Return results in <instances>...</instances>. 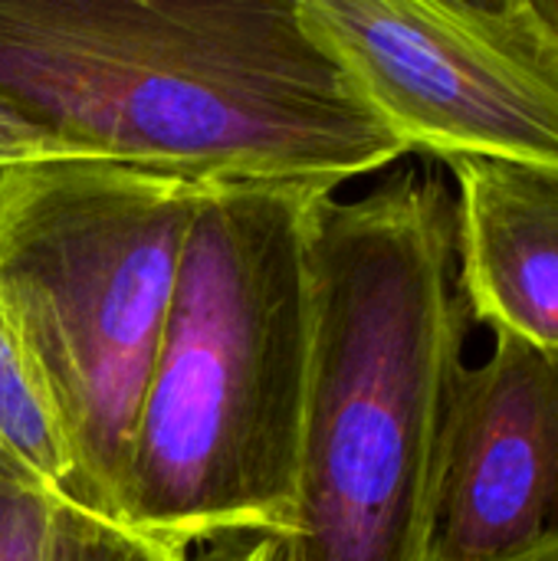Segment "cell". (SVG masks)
<instances>
[{"mask_svg":"<svg viewBox=\"0 0 558 561\" xmlns=\"http://www.w3.org/2000/svg\"><path fill=\"white\" fill-rule=\"evenodd\" d=\"M441 3L451 7V10H460L467 16H480V20H493V23L523 20L516 0H441Z\"/></svg>","mask_w":558,"mask_h":561,"instance_id":"4fadbf2b","label":"cell"},{"mask_svg":"<svg viewBox=\"0 0 558 561\" xmlns=\"http://www.w3.org/2000/svg\"><path fill=\"white\" fill-rule=\"evenodd\" d=\"M299 561H431L441 440L464 365L457 207L434 178L316 197Z\"/></svg>","mask_w":558,"mask_h":561,"instance_id":"7a4b0ae2","label":"cell"},{"mask_svg":"<svg viewBox=\"0 0 558 561\" xmlns=\"http://www.w3.org/2000/svg\"><path fill=\"white\" fill-rule=\"evenodd\" d=\"M558 536V358L493 332L460 365L441 440L431 561H487Z\"/></svg>","mask_w":558,"mask_h":561,"instance_id":"8992f818","label":"cell"},{"mask_svg":"<svg viewBox=\"0 0 558 561\" xmlns=\"http://www.w3.org/2000/svg\"><path fill=\"white\" fill-rule=\"evenodd\" d=\"M457 286L467 316L558 358V164L460 154Z\"/></svg>","mask_w":558,"mask_h":561,"instance_id":"52a82bcc","label":"cell"},{"mask_svg":"<svg viewBox=\"0 0 558 561\" xmlns=\"http://www.w3.org/2000/svg\"><path fill=\"white\" fill-rule=\"evenodd\" d=\"M487 561H558V536L546 539V542H536L529 549H520V552H510V556H500V559Z\"/></svg>","mask_w":558,"mask_h":561,"instance_id":"9a60e30c","label":"cell"},{"mask_svg":"<svg viewBox=\"0 0 558 561\" xmlns=\"http://www.w3.org/2000/svg\"><path fill=\"white\" fill-rule=\"evenodd\" d=\"M299 3L408 151L558 164V49L526 20L493 23L441 0Z\"/></svg>","mask_w":558,"mask_h":561,"instance_id":"5b68a950","label":"cell"},{"mask_svg":"<svg viewBox=\"0 0 558 561\" xmlns=\"http://www.w3.org/2000/svg\"><path fill=\"white\" fill-rule=\"evenodd\" d=\"M0 454L76 510L99 513L56 394L0 309ZM102 516V513H99Z\"/></svg>","mask_w":558,"mask_h":561,"instance_id":"ba28073f","label":"cell"},{"mask_svg":"<svg viewBox=\"0 0 558 561\" xmlns=\"http://www.w3.org/2000/svg\"><path fill=\"white\" fill-rule=\"evenodd\" d=\"M184 552L99 513L62 510L59 561H184Z\"/></svg>","mask_w":558,"mask_h":561,"instance_id":"30bf717a","label":"cell"},{"mask_svg":"<svg viewBox=\"0 0 558 561\" xmlns=\"http://www.w3.org/2000/svg\"><path fill=\"white\" fill-rule=\"evenodd\" d=\"M207 184L92 158L0 174V309L46 375L105 519Z\"/></svg>","mask_w":558,"mask_h":561,"instance_id":"277c9868","label":"cell"},{"mask_svg":"<svg viewBox=\"0 0 558 561\" xmlns=\"http://www.w3.org/2000/svg\"><path fill=\"white\" fill-rule=\"evenodd\" d=\"M184 561H299L296 529H227L194 542Z\"/></svg>","mask_w":558,"mask_h":561,"instance_id":"8fae6325","label":"cell"},{"mask_svg":"<svg viewBox=\"0 0 558 561\" xmlns=\"http://www.w3.org/2000/svg\"><path fill=\"white\" fill-rule=\"evenodd\" d=\"M66 506L0 454V561H59Z\"/></svg>","mask_w":558,"mask_h":561,"instance_id":"9c48e42d","label":"cell"},{"mask_svg":"<svg viewBox=\"0 0 558 561\" xmlns=\"http://www.w3.org/2000/svg\"><path fill=\"white\" fill-rule=\"evenodd\" d=\"M306 184H207L132 431L118 519L171 549L296 529L309 375Z\"/></svg>","mask_w":558,"mask_h":561,"instance_id":"3957f363","label":"cell"},{"mask_svg":"<svg viewBox=\"0 0 558 561\" xmlns=\"http://www.w3.org/2000/svg\"><path fill=\"white\" fill-rule=\"evenodd\" d=\"M76 158L53 131L20 112L7 95H0V174L23 164Z\"/></svg>","mask_w":558,"mask_h":561,"instance_id":"7c38bea8","label":"cell"},{"mask_svg":"<svg viewBox=\"0 0 558 561\" xmlns=\"http://www.w3.org/2000/svg\"><path fill=\"white\" fill-rule=\"evenodd\" d=\"M523 20L558 49V0H516Z\"/></svg>","mask_w":558,"mask_h":561,"instance_id":"5bb4252c","label":"cell"},{"mask_svg":"<svg viewBox=\"0 0 558 561\" xmlns=\"http://www.w3.org/2000/svg\"><path fill=\"white\" fill-rule=\"evenodd\" d=\"M0 95L76 158L339 191L408 154L299 0H0Z\"/></svg>","mask_w":558,"mask_h":561,"instance_id":"6da1fadb","label":"cell"}]
</instances>
